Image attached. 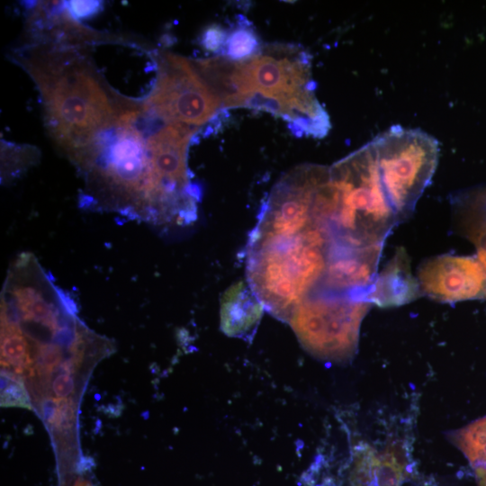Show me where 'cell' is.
Returning a JSON list of instances; mask_svg holds the SVG:
<instances>
[{"label": "cell", "mask_w": 486, "mask_h": 486, "mask_svg": "<svg viewBox=\"0 0 486 486\" xmlns=\"http://www.w3.org/2000/svg\"><path fill=\"white\" fill-rule=\"evenodd\" d=\"M329 174L337 201L324 224L331 238L354 247L383 245L399 220L382 188L370 142L331 166Z\"/></svg>", "instance_id": "cell-2"}, {"label": "cell", "mask_w": 486, "mask_h": 486, "mask_svg": "<svg viewBox=\"0 0 486 486\" xmlns=\"http://www.w3.org/2000/svg\"><path fill=\"white\" fill-rule=\"evenodd\" d=\"M381 183L399 221L408 218L436 171L438 141L419 129L399 125L370 142Z\"/></svg>", "instance_id": "cell-3"}, {"label": "cell", "mask_w": 486, "mask_h": 486, "mask_svg": "<svg viewBox=\"0 0 486 486\" xmlns=\"http://www.w3.org/2000/svg\"><path fill=\"white\" fill-rule=\"evenodd\" d=\"M264 306L248 284L231 285L220 300V328L230 337H245L256 328Z\"/></svg>", "instance_id": "cell-9"}, {"label": "cell", "mask_w": 486, "mask_h": 486, "mask_svg": "<svg viewBox=\"0 0 486 486\" xmlns=\"http://www.w3.org/2000/svg\"><path fill=\"white\" fill-rule=\"evenodd\" d=\"M422 294L418 280L412 274L410 258L403 248L376 274L367 289L364 301L379 307L407 304Z\"/></svg>", "instance_id": "cell-8"}, {"label": "cell", "mask_w": 486, "mask_h": 486, "mask_svg": "<svg viewBox=\"0 0 486 486\" xmlns=\"http://www.w3.org/2000/svg\"><path fill=\"white\" fill-rule=\"evenodd\" d=\"M454 217L461 233L474 244L477 258L486 268V196L459 198Z\"/></svg>", "instance_id": "cell-10"}, {"label": "cell", "mask_w": 486, "mask_h": 486, "mask_svg": "<svg viewBox=\"0 0 486 486\" xmlns=\"http://www.w3.org/2000/svg\"><path fill=\"white\" fill-rule=\"evenodd\" d=\"M357 453L354 486H401L410 473V455L402 442L395 440L380 447L365 445Z\"/></svg>", "instance_id": "cell-7"}, {"label": "cell", "mask_w": 486, "mask_h": 486, "mask_svg": "<svg viewBox=\"0 0 486 486\" xmlns=\"http://www.w3.org/2000/svg\"><path fill=\"white\" fill-rule=\"evenodd\" d=\"M228 34L219 25L209 26L202 36V44L209 51L218 52L225 47Z\"/></svg>", "instance_id": "cell-15"}, {"label": "cell", "mask_w": 486, "mask_h": 486, "mask_svg": "<svg viewBox=\"0 0 486 486\" xmlns=\"http://www.w3.org/2000/svg\"><path fill=\"white\" fill-rule=\"evenodd\" d=\"M8 153L2 149V171L4 178L19 174L33 161L32 148L4 147Z\"/></svg>", "instance_id": "cell-14"}, {"label": "cell", "mask_w": 486, "mask_h": 486, "mask_svg": "<svg viewBox=\"0 0 486 486\" xmlns=\"http://www.w3.org/2000/svg\"><path fill=\"white\" fill-rule=\"evenodd\" d=\"M474 473L478 486H486V468H475Z\"/></svg>", "instance_id": "cell-20"}, {"label": "cell", "mask_w": 486, "mask_h": 486, "mask_svg": "<svg viewBox=\"0 0 486 486\" xmlns=\"http://www.w3.org/2000/svg\"><path fill=\"white\" fill-rule=\"evenodd\" d=\"M1 406L32 410L23 381L1 371Z\"/></svg>", "instance_id": "cell-13"}, {"label": "cell", "mask_w": 486, "mask_h": 486, "mask_svg": "<svg viewBox=\"0 0 486 486\" xmlns=\"http://www.w3.org/2000/svg\"><path fill=\"white\" fill-rule=\"evenodd\" d=\"M21 61L40 89L50 134L77 163L126 105L112 104L92 64L68 46L33 50Z\"/></svg>", "instance_id": "cell-1"}, {"label": "cell", "mask_w": 486, "mask_h": 486, "mask_svg": "<svg viewBox=\"0 0 486 486\" xmlns=\"http://www.w3.org/2000/svg\"><path fill=\"white\" fill-rule=\"evenodd\" d=\"M58 412L53 426L58 429L68 428L74 420V405L67 398L57 399Z\"/></svg>", "instance_id": "cell-16"}, {"label": "cell", "mask_w": 486, "mask_h": 486, "mask_svg": "<svg viewBox=\"0 0 486 486\" xmlns=\"http://www.w3.org/2000/svg\"><path fill=\"white\" fill-rule=\"evenodd\" d=\"M67 5L69 14L75 18H86L99 10L100 3L96 1H70Z\"/></svg>", "instance_id": "cell-17"}, {"label": "cell", "mask_w": 486, "mask_h": 486, "mask_svg": "<svg viewBox=\"0 0 486 486\" xmlns=\"http://www.w3.org/2000/svg\"><path fill=\"white\" fill-rule=\"evenodd\" d=\"M258 46L256 33L249 28L241 26L228 34L225 49L230 60L243 62L254 57Z\"/></svg>", "instance_id": "cell-12"}, {"label": "cell", "mask_w": 486, "mask_h": 486, "mask_svg": "<svg viewBox=\"0 0 486 486\" xmlns=\"http://www.w3.org/2000/svg\"><path fill=\"white\" fill-rule=\"evenodd\" d=\"M452 438L473 469L486 468V416L454 432Z\"/></svg>", "instance_id": "cell-11"}, {"label": "cell", "mask_w": 486, "mask_h": 486, "mask_svg": "<svg viewBox=\"0 0 486 486\" xmlns=\"http://www.w3.org/2000/svg\"><path fill=\"white\" fill-rule=\"evenodd\" d=\"M422 294L442 302L486 300V268L473 256L442 255L418 267Z\"/></svg>", "instance_id": "cell-6"}, {"label": "cell", "mask_w": 486, "mask_h": 486, "mask_svg": "<svg viewBox=\"0 0 486 486\" xmlns=\"http://www.w3.org/2000/svg\"><path fill=\"white\" fill-rule=\"evenodd\" d=\"M75 382L70 374H59L52 382V391L58 398H66L73 393Z\"/></svg>", "instance_id": "cell-18"}, {"label": "cell", "mask_w": 486, "mask_h": 486, "mask_svg": "<svg viewBox=\"0 0 486 486\" xmlns=\"http://www.w3.org/2000/svg\"><path fill=\"white\" fill-rule=\"evenodd\" d=\"M371 303L346 297L315 298L299 305L288 323L303 347L323 360L345 361L357 349Z\"/></svg>", "instance_id": "cell-4"}, {"label": "cell", "mask_w": 486, "mask_h": 486, "mask_svg": "<svg viewBox=\"0 0 486 486\" xmlns=\"http://www.w3.org/2000/svg\"><path fill=\"white\" fill-rule=\"evenodd\" d=\"M220 104L196 67L167 53L158 61L156 83L142 109L165 122L198 127L213 116Z\"/></svg>", "instance_id": "cell-5"}, {"label": "cell", "mask_w": 486, "mask_h": 486, "mask_svg": "<svg viewBox=\"0 0 486 486\" xmlns=\"http://www.w3.org/2000/svg\"><path fill=\"white\" fill-rule=\"evenodd\" d=\"M40 411L45 421L54 425L58 412L57 399L51 397L44 399L40 405Z\"/></svg>", "instance_id": "cell-19"}]
</instances>
